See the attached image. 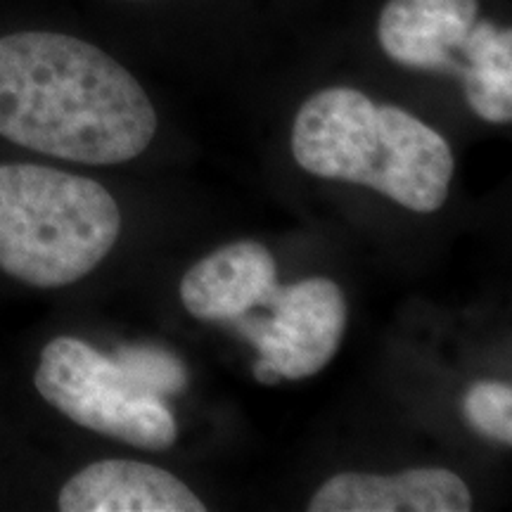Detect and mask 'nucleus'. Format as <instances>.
<instances>
[{
	"label": "nucleus",
	"mask_w": 512,
	"mask_h": 512,
	"mask_svg": "<svg viewBox=\"0 0 512 512\" xmlns=\"http://www.w3.org/2000/svg\"><path fill=\"white\" fill-rule=\"evenodd\" d=\"M157 112L126 67L53 31L0 38V136L79 164H121L143 155Z\"/></svg>",
	"instance_id": "obj_1"
},
{
	"label": "nucleus",
	"mask_w": 512,
	"mask_h": 512,
	"mask_svg": "<svg viewBox=\"0 0 512 512\" xmlns=\"http://www.w3.org/2000/svg\"><path fill=\"white\" fill-rule=\"evenodd\" d=\"M292 155L313 176L368 185L418 214L444 207L453 178L441 133L344 86L304 102L292 126Z\"/></svg>",
	"instance_id": "obj_2"
},
{
	"label": "nucleus",
	"mask_w": 512,
	"mask_h": 512,
	"mask_svg": "<svg viewBox=\"0 0 512 512\" xmlns=\"http://www.w3.org/2000/svg\"><path fill=\"white\" fill-rule=\"evenodd\" d=\"M121 233L114 197L93 178L0 164V268L53 290L88 275Z\"/></svg>",
	"instance_id": "obj_3"
},
{
	"label": "nucleus",
	"mask_w": 512,
	"mask_h": 512,
	"mask_svg": "<svg viewBox=\"0 0 512 512\" xmlns=\"http://www.w3.org/2000/svg\"><path fill=\"white\" fill-rule=\"evenodd\" d=\"M34 382L50 406L86 430L147 451H164L178 437L162 396L133 380L114 356L76 337H57L41 351Z\"/></svg>",
	"instance_id": "obj_4"
},
{
	"label": "nucleus",
	"mask_w": 512,
	"mask_h": 512,
	"mask_svg": "<svg viewBox=\"0 0 512 512\" xmlns=\"http://www.w3.org/2000/svg\"><path fill=\"white\" fill-rule=\"evenodd\" d=\"M264 306L271 318L242 313L233 323L283 380H304L328 366L347 330V299L332 280L275 285Z\"/></svg>",
	"instance_id": "obj_5"
},
{
	"label": "nucleus",
	"mask_w": 512,
	"mask_h": 512,
	"mask_svg": "<svg viewBox=\"0 0 512 512\" xmlns=\"http://www.w3.org/2000/svg\"><path fill=\"white\" fill-rule=\"evenodd\" d=\"M479 0H389L377 22L387 57L408 69L463 76Z\"/></svg>",
	"instance_id": "obj_6"
},
{
	"label": "nucleus",
	"mask_w": 512,
	"mask_h": 512,
	"mask_svg": "<svg viewBox=\"0 0 512 512\" xmlns=\"http://www.w3.org/2000/svg\"><path fill=\"white\" fill-rule=\"evenodd\" d=\"M472 496L456 472L420 467L399 475L342 472L313 494L311 512H467Z\"/></svg>",
	"instance_id": "obj_7"
},
{
	"label": "nucleus",
	"mask_w": 512,
	"mask_h": 512,
	"mask_svg": "<svg viewBox=\"0 0 512 512\" xmlns=\"http://www.w3.org/2000/svg\"><path fill=\"white\" fill-rule=\"evenodd\" d=\"M62 512H204L181 479L150 463L100 460L83 467L60 491Z\"/></svg>",
	"instance_id": "obj_8"
},
{
	"label": "nucleus",
	"mask_w": 512,
	"mask_h": 512,
	"mask_svg": "<svg viewBox=\"0 0 512 512\" xmlns=\"http://www.w3.org/2000/svg\"><path fill=\"white\" fill-rule=\"evenodd\" d=\"M275 259L254 240L233 242L185 273L181 302L200 320H233L264 306L275 285Z\"/></svg>",
	"instance_id": "obj_9"
},
{
	"label": "nucleus",
	"mask_w": 512,
	"mask_h": 512,
	"mask_svg": "<svg viewBox=\"0 0 512 512\" xmlns=\"http://www.w3.org/2000/svg\"><path fill=\"white\" fill-rule=\"evenodd\" d=\"M472 112L491 124L512 119V31L477 19L465 48L460 76Z\"/></svg>",
	"instance_id": "obj_10"
},
{
	"label": "nucleus",
	"mask_w": 512,
	"mask_h": 512,
	"mask_svg": "<svg viewBox=\"0 0 512 512\" xmlns=\"http://www.w3.org/2000/svg\"><path fill=\"white\" fill-rule=\"evenodd\" d=\"M114 361L121 363L133 380L157 396L176 394L188 384V373H185L183 363L164 349L143 347V344L119 347Z\"/></svg>",
	"instance_id": "obj_11"
},
{
	"label": "nucleus",
	"mask_w": 512,
	"mask_h": 512,
	"mask_svg": "<svg viewBox=\"0 0 512 512\" xmlns=\"http://www.w3.org/2000/svg\"><path fill=\"white\" fill-rule=\"evenodd\" d=\"M463 413L467 422L479 434L512 444V389L505 382H477L463 399Z\"/></svg>",
	"instance_id": "obj_12"
},
{
	"label": "nucleus",
	"mask_w": 512,
	"mask_h": 512,
	"mask_svg": "<svg viewBox=\"0 0 512 512\" xmlns=\"http://www.w3.org/2000/svg\"><path fill=\"white\" fill-rule=\"evenodd\" d=\"M254 377L264 384H278L280 380H283L278 370H275L271 363L266 361V358H259V363L254 366Z\"/></svg>",
	"instance_id": "obj_13"
}]
</instances>
